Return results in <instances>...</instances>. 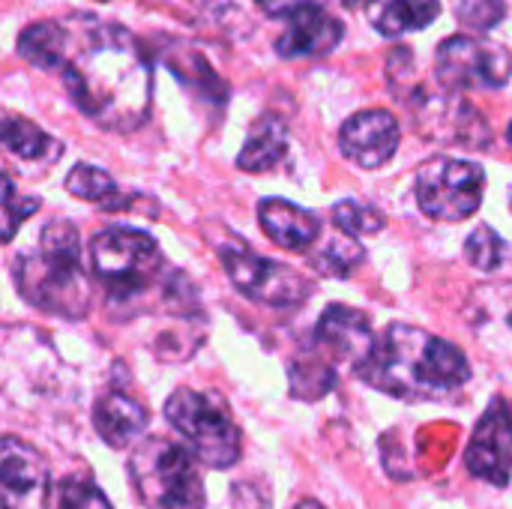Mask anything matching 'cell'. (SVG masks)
I'll return each mask as SVG.
<instances>
[{
  "mask_svg": "<svg viewBox=\"0 0 512 509\" xmlns=\"http://www.w3.org/2000/svg\"><path fill=\"white\" fill-rule=\"evenodd\" d=\"M288 153V126L276 114H264L252 123L246 144L237 156V168L249 174H264L276 168Z\"/></svg>",
  "mask_w": 512,
  "mask_h": 509,
  "instance_id": "19",
  "label": "cell"
},
{
  "mask_svg": "<svg viewBox=\"0 0 512 509\" xmlns=\"http://www.w3.org/2000/svg\"><path fill=\"white\" fill-rule=\"evenodd\" d=\"M468 474L507 486L512 477V405L507 399H495L483 420L474 429V438L465 453Z\"/></svg>",
  "mask_w": 512,
  "mask_h": 509,
  "instance_id": "11",
  "label": "cell"
},
{
  "mask_svg": "<svg viewBox=\"0 0 512 509\" xmlns=\"http://www.w3.org/2000/svg\"><path fill=\"white\" fill-rule=\"evenodd\" d=\"M465 258H468L471 267H477V270H483V273H492V270H498V267L507 264L510 246H507V240H504L495 228L480 225V228L465 240Z\"/></svg>",
  "mask_w": 512,
  "mask_h": 509,
  "instance_id": "27",
  "label": "cell"
},
{
  "mask_svg": "<svg viewBox=\"0 0 512 509\" xmlns=\"http://www.w3.org/2000/svg\"><path fill=\"white\" fill-rule=\"evenodd\" d=\"M0 509H18V507H15V501H9V498H3V495H0Z\"/></svg>",
  "mask_w": 512,
  "mask_h": 509,
  "instance_id": "32",
  "label": "cell"
},
{
  "mask_svg": "<svg viewBox=\"0 0 512 509\" xmlns=\"http://www.w3.org/2000/svg\"><path fill=\"white\" fill-rule=\"evenodd\" d=\"M510 207H512V189H510Z\"/></svg>",
  "mask_w": 512,
  "mask_h": 509,
  "instance_id": "34",
  "label": "cell"
},
{
  "mask_svg": "<svg viewBox=\"0 0 512 509\" xmlns=\"http://www.w3.org/2000/svg\"><path fill=\"white\" fill-rule=\"evenodd\" d=\"M267 15H291V12H297L300 6H309L312 0H255Z\"/></svg>",
  "mask_w": 512,
  "mask_h": 509,
  "instance_id": "30",
  "label": "cell"
},
{
  "mask_svg": "<svg viewBox=\"0 0 512 509\" xmlns=\"http://www.w3.org/2000/svg\"><path fill=\"white\" fill-rule=\"evenodd\" d=\"M258 222L276 246L291 252H306L321 237V219L285 198H264L258 204Z\"/></svg>",
  "mask_w": 512,
  "mask_h": 509,
  "instance_id": "16",
  "label": "cell"
},
{
  "mask_svg": "<svg viewBox=\"0 0 512 509\" xmlns=\"http://www.w3.org/2000/svg\"><path fill=\"white\" fill-rule=\"evenodd\" d=\"M135 495L150 509H204V480L195 456L168 438H147L129 459Z\"/></svg>",
  "mask_w": 512,
  "mask_h": 509,
  "instance_id": "5",
  "label": "cell"
},
{
  "mask_svg": "<svg viewBox=\"0 0 512 509\" xmlns=\"http://www.w3.org/2000/svg\"><path fill=\"white\" fill-rule=\"evenodd\" d=\"M0 489L15 498L18 509H42L48 498V465L42 453L21 438H0Z\"/></svg>",
  "mask_w": 512,
  "mask_h": 509,
  "instance_id": "13",
  "label": "cell"
},
{
  "mask_svg": "<svg viewBox=\"0 0 512 509\" xmlns=\"http://www.w3.org/2000/svg\"><path fill=\"white\" fill-rule=\"evenodd\" d=\"M375 330L372 321L360 309L348 306H327L318 327H315V342L324 348L336 363H348L354 372L366 363L375 345Z\"/></svg>",
  "mask_w": 512,
  "mask_h": 509,
  "instance_id": "14",
  "label": "cell"
},
{
  "mask_svg": "<svg viewBox=\"0 0 512 509\" xmlns=\"http://www.w3.org/2000/svg\"><path fill=\"white\" fill-rule=\"evenodd\" d=\"M18 294L39 312L78 321L90 312L93 288L84 267L78 228L66 219H54L39 231V243L21 252L12 264Z\"/></svg>",
  "mask_w": 512,
  "mask_h": 509,
  "instance_id": "3",
  "label": "cell"
},
{
  "mask_svg": "<svg viewBox=\"0 0 512 509\" xmlns=\"http://www.w3.org/2000/svg\"><path fill=\"white\" fill-rule=\"evenodd\" d=\"M507 141H510V144H512V123H510V126H507Z\"/></svg>",
  "mask_w": 512,
  "mask_h": 509,
  "instance_id": "33",
  "label": "cell"
},
{
  "mask_svg": "<svg viewBox=\"0 0 512 509\" xmlns=\"http://www.w3.org/2000/svg\"><path fill=\"white\" fill-rule=\"evenodd\" d=\"M102 3H105V0H102Z\"/></svg>",
  "mask_w": 512,
  "mask_h": 509,
  "instance_id": "35",
  "label": "cell"
},
{
  "mask_svg": "<svg viewBox=\"0 0 512 509\" xmlns=\"http://www.w3.org/2000/svg\"><path fill=\"white\" fill-rule=\"evenodd\" d=\"M90 270L105 285L111 300H135L168 279V261L159 243L126 225L99 231L90 240Z\"/></svg>",
  "mask_w": 512,
  "mask_h": 509,
  "instance_id": "4",
  "label": "cell"
},
{
  "mask_svg": "<svg viewBox=\"0 0 512 509\" xmlns=\"http://www.w3.org/2000/svg\"><path fill=\"white\" fill-rule=\"evenodd\" d=\"M342 21L333 18L324 6L309 3L288 15V27L276 42L279 57L300 60V57H324L342 42Z\"/></svg>",
  "mask_w": 512,
  "mask_h": 509,
  "instance_id": "15",
  "label": "cell"
},
{
  "mask_svg": "<svg viewBox=\"0 0 512 509\" xmlns=\"http://www.w3.org/2000/svg\"><path fill=\"white\" fill-rule=\"evenodd\" d=\"M336 381L333 363L324 357H300L297 363H291V393L297 399L315 402L324 393H330Z\"/></svg>",
  "mask_w": 512,
  "mask_h": 509,
  "instance_id": "25",
  "label": "cell"
},
{
  "mask_svg": "<svg viewBox=\"0 0 512 509\" xmlns=\"http://www.w3.org/2000/svg\"><path fill=\"white\" fill-rule=\"evenodd\" d=\"M63 81L78 111L108 132H135L153 102V66L138 39L105 21L69 30Z\"/></svg>",
  "mask_w": 512,
  "mask_h": 509,
  "instance_id": "1",
  "label": "cell"
},
{
  "mask_svg": "<svg viewBox=\"0 0 512 509\" xmlns=\"http://www.w3.org/2000/svg\"><path fill=\"white\" fill-rule=\"evenodd\" d=\"M453 12L459 24L468 30H492L504 21L507 3L504 0H453Z\"/></svg>",
  "mask_w": 512,
  "mask_h": 509,
  "instance_id": "29",
  "label": "cell"
},
{
  "mask_svg": "<svg viewBox=\"0 0 512 509\" xmlns=\"http://www.w3.org/2000/svg\"><path fill=\"white\" fill-rule=\"evenodd\" d=\"M165 420L189 444L192 456L210 468H231L240 459V426L216 393L180 387L165 402Z\"/></svg>",
  "mask_w": 512,
  "mask_h": 509,
  "instance_id": "6",
  "label": "cell"
},
{
  "mask_svg": "<svg viewBox=\"0 0 512 509\" xmlns=\"http://www.w3.org/2000/svg\"><path fill=\"white\" fill-rule=\"evenodd\" d=\"M66 48H69V27L60 21H36L24 27L18 36V54L36 69L63 66Z\"/></svg>",
  "mask_w": 512,
  "mask_h": 509,
  "instance_id": "21",
  "label": "cell"
},
{
  "mask_svg": "<svg viewBox=\"0 0 512 509\" xmlns=\"http://www.w3.org/2000/svg\"><path fill=\"white\" fill-rule=\"evenodd\" d=\"M483 186V168L477 162L453 156L429 159L414 180L420 210L438 222H462L474 216L483 204Z\"/></svg>",
  "mask_w": 512,
  "mask_h": 509,
  "instance_id": "7",
  "label": "cell"
},
{
  "mask_svg": "<svg viewBox=\"0 0 512 509\" xmlns=\"http://www.w3.org/2000/svg\"><path fill=\"white\" fill-rule=\"evenodd\" d=\"M294 509H324V507H321L318 501H300Z\"/></svg>",
  "mask_w": 512,
  "mask_h": 509,
  "instance_id": "31",
  "label": "cell"
},
{
  "mask_svg": "<svg viewBox=\"0 0 512 509\" xmlns=\"http://www.w3.org/2000/svg\"><path fill=\"white\" fill-rule=\"evenodd\" d=\"M147 408L120 390H108L93 408V429L108 447H126L147 429Z\"/></svg>",
  "mask_w": 512,
  "mask_h": 509,
  "instance_id": "17",
  "label": "cell"
},
{
  "mask_svg": "<svg viewBox=\"0 0 512 509\" xmlns=\"http://www.w3.org/2000/svg\"><path fill=\"white\" fill-rule=\"evenodd\" d=\"M366 15L378 33L405 36L435 24L441 0H366Z\"/></svg>",
  "mask_w": 512,
  "mask_h": 509,
  "instance_id": "18",
  "label": "cell"
},
{
  "mask_svg": "<svg viewBox=\"0 0 512 509\" xmlns=\"http://www.w3.org/2000/svg\"><path fill=\"white\" fill-rule=\"evenodd\" d=\"M354 375L387 396L432 402L462 390L471 381V366L453 342L411 324H390Z\"/></svg>",
  "mask_w": 512,
  "mask_h": 509,
  "instance_id": "2",
  "label": "cell"
},
{
  "mask_svg": "<svg viewBox=\"0 0 512 509\" xmlns=\"http://www.w3.org/2000/svg\"><path fill=\"white\" fill-rule=\"evenodd\" d=\"M66 189L90 204H99L102 210H120L129 204V198L120 195V186L114 183V177L96 165H75L66 177Z\"/></svg>",
  "mask_w": 512,
  "mask_h": 509,
  "instance_id": "22",
  "label": "cell"
},
{
  "mask_svg": "<svg viewBox=\"0 0 512 509\" xmlns=\"http://www.w3.org/2000/svg\"><path fill=\"white\" fill-rule=\"evenodd\" d=\"M510 75V48L495 39L459 33L444 39L435 51V78L447 93L504 87Z\"/></svg>",
  "mask_w": 512,
  "mask_h": 509,
  "instance_id": "8",
  "label": "cell"
},
{
  "mask_svg": "<svg viewBox=\"0 0 512 509\" xmlns=\"http://www.w3.org/2000/svg\"><path fill=\"white\" fill-rule=\"evenodd\" d=\"M219 258L225 264L228 279L234 282V288L264 306H276V309H288V306H300L309 300L312 294V282L297 273L288 264L261 258L258 252H252L249 246L231 243L219 249Z\"/></svg>",
  "mask_w": 512,
  "mask_h": 509,
  "instance_id": "9",
  "label": "cell"
},
{
  "mask_svg": "<svg viewBox=\"0 0 512 509\" xmlns=\"http://www.w3.org/2000/svg\"><path fill=\"white\" fill-rule=\"evenodd\" d=\"M0 147L21 162H42L60 153V144L48 132L12 111H0Z\"/></svg>",
  "mask_w": 512,
  "mask_h": 509,
  "instance_id": "20",
  "label": "cell"
},
{
  "mask_svg": "<svg viewBox=\"0 0 512 509\" xmlns=\"http://www.w3.org/2000/svg\"><path fill=\"white\" fill-rule=\"evenodd\" d=\"M39 207H42L39 198H33V195H18L15 183H12L6 174H0V243H9V240L18 234V228H21Z\"/></svg>",
  "mask_w": 512,
  "mask_h": 509,
  "instance_id": "26",
  "label": "cell"
},
{
  "mask_svg": "<svg viewBox=\"0 0 512 509\" xmlns=\"http://www.w3.org/2000/svg\"><path fill=\"white\" fill-rule=\"evenodd\" d=\"M408 105L414 108V123L417 129L432 138V141H447V144H468V147H486L489 144V126L483 120V114L465 102L459 93H426V90H414V96L408 99Z\"/></svg>",
  "mask_w": 512,
  "mask_h": 509,
  "instance_id": "10",
  "label": "cell"
},
{
  "mask_svg": "<svg viewBox=\"0 0 512 509\" xmlns=\"http://www.w3.org/2000/svg\"><path fill=\"white\" fill-rule=\"evenodd\" d=\"M387 225L384 213L372 204H363V201H339L333 207V228L351 240H363V237H372V234H381Z\"/></svg>",
  "mask_w": 512,
  "mask_h": 509,
  "instance_id": "24",
  "label": "cell"
},
{
  "mask_svg": "<svg viewBox=\"0 0 512 509\" xmlns=\"http://www.w3.org/2000/svg\"><path fill=\"white\" fill-rule=\"evenodd\" d=\"M339 150L360 168H381L399 150V123L384 108L354 114L339 132Z\"/></svg>",
  "mask_w": 512,
  "mask_h": 509,
  "instance_id": "12",
  "label": "cell"
},
{
  "mask_svg": "<svg viewBox=\"0 0 512 509\" xmlns=\"http://www.w3.org/2000/svg\"><path fill=\"white\" fill-rule=\"evenodd\" d=\"M366 258L363 246L345 234H333L327 237L324 243H318V249H312L309 255V264L324 273V276H336V279H345L357 270V264Z\"/></svg>",
  "mask_w": 512,
  "mask_h": 509,
  "instance_id": "23",
  "label": "cell"
},
{
  "mask_svg": "<svg viewBox=\"0 0 512 509\" xmlns=\"http://www.w3.org/2000/svg\"><path fill=\"white\" fill-rule=\"evenodd\" d=\"M57 509H111V504L90 477H66L57 486Z\"/></svg>",
  "mask_w": 512,
  "mask_h": 509,
  "instance_id": "28",
  "label": "cell"
}]
</instances>
